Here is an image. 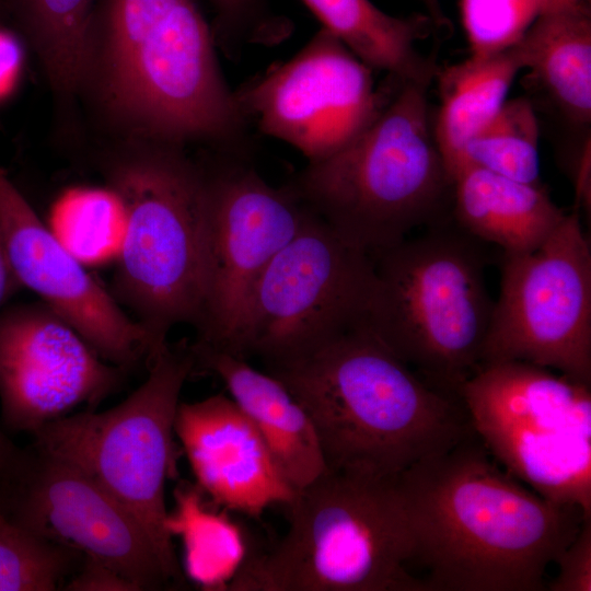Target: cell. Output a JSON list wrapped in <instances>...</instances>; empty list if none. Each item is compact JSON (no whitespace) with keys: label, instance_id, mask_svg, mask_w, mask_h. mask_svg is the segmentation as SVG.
Masks as SVG:
<instances>
[{"label":"cell","instance_id":"obj_21","mask_svg":"<svg viewBox=\"0 0 591 591\" xmlns=\"http://www.w3.org/2000/svg\"><path fill=\"white\" fill-rule=\"evenodd\" d=\"M301 1L322 27L372 70L426 88L437 77V66L417 47L427 30L424 18L393 16L370 0Z\"/></svg>","mask_w":591,"mask_h":591},{"label":"cell","instance_id":"obj_30","mask_svg":"<svg viewBox=\"0 0 591 591\" xmlns=\"http://www.w3.org/2000/svg\"><path fill=\"white\" fill-rule=\"evenodd\" d=\"M70 591H140L130 580L105 564L83 556L81 567L63 584Z\"/></svg>","mask_w":591,"mask_h":591},{"label":"cell","instance_id":"obj_32","mask_svg":"<svg viewBox=\"0 0 591 591\" xmlns=\"http://www.w3.org/2000/svg\"><path fill=\"white\" fill-rule=\"evenodd\" d=\"M19 450L0 430V474L9 470L18 460Z\"/></svg>","mask_w":591,"mask_h":591},{"label":"cell","instance_id":"obj_5","mask_svg":"<svg viewBox=\"0 0 591 591\" xmlns=\"http://www.w3.org/2000/svg\"><path fill=\"white\" fill-rule=\"evenodd\" d=\"M103 174L124 220L112 294L149 335L151 359L174 326L200 318L204 169L181 146L130 140Z\"/></svg>","mask_w":591,"mask_h":591},{"label":"cell","instance_id":"obj_4","mask_svg":"<svg viewBox=\"0 0 591 591\" xmlns=\"http://www.w3.org/2000/svg\"><path fill=\"white\" fill-rule=\"evenodd\" d=\"M286 535L246 555L232 591H427L395 475L327 470L285 506Z\"/></svg>","mask_w":591,"mask_h":591},{"label":"cell","instance_id":"obj_25","mask_svg":"<svg viewBox=\"0 0 591 591\" xmlns=\"http://www.w3.org/2000/svg\"><path fill=\"white\" fill-rule=\"evenodd\" d=\"M538 124L531 102L507 100L491 120L464 146L451 174L477 167L524 183L538 184Z\"/></svg>","mask_w":591,"mask_h":591},{"label":"cell","instance_id":"obj_28","mask_svg":"<svg viewBox=\"0 0 591 591\" xmlns=\"http://www.w3.org/2000/svg\"><path fill=\"white\" fill-rule=\"evenodd\" d=\"M215 12V33L232 51L241 46H274L287 39L293 23L277 13L270 0H208Z\"/></svg>","mask_w":591,"mask_h":591},{"label":"cell","instance_id":"obj_27","mask_svg":"<svg viewBox=\"0 0 591 591\" xmlns=\"http://www.w3.org/2000/svg\"><path fill=\"white\" fill-rule=\"evenodd\" d=\"M590 0H460L462 23L473 57L513 47L542 15Z\"/></svg>","mask_w":591,"mask_h":591},{"label":"cell","instance_id":"obj_16","mask_svg":"<svg viewBox=\"0 0 591 591\" xmlns=\"http://www.w3.org/2000/svg\"><path fill=\"white\" fill-rule=\"evenodd\" d=\"M0 228L22 287L69 323L102 359L127 369L150 358L144 328L46 227L1 166Z\"/></svg>","mask_w":591,"mask_h":591},{"label":"cell","instance_id":"obj_24","mask_svg":"<svg viewBox=\"0 0 591 591\" xmlns=\"http://www.w3.org/2000/svg\"><path fill=\"white\" fill-rule=\"evenodd\" d=\"M202 496L197 486L177 487L167 529L183 538L190 579L207 590H227L246 557L244 538L227 517L208 509Z\"/></svg>","mask_w":591,"mask_h":591},{"label":"cell","instance_id":"obj_18","mask_svg":"<svg viewBox=\"0 0 591 591\" xmlns=\"http://www.w3.org/2000/svg\"><path fill=\"white\" fill-rule=\"evenodd\" d=\"M190 348L196 368L222 380L297 490L328 470L310 416L278 378L254 369L244 358L194 344Z\"/></svg>","mask_w":591,"mask_h":591},{"label":"cell","instance_id":"obj_17","mask_svg":"<svg viewBox=\"0 0 591 591\" xmlns=\"http://www.w3.org/2000/svg\"><path fill=\"white\" fill-rule=\"evenodd\" d=\"M174 433L196 486L213 503L258 517L273 505L285 507L293 500L297 489L231 397L217 394L194 403L179 402Z\"/></svg>","mask_w":591,"mask_h":591},{"label":"cell","instance_id":"obj_29","mask_svg":"<svg viewBox=\"0 0 591 591\" xmlns=\"http://www.w3.org/2000/svg\"><path fill=\"white\" fill-rule=\"evenodd\" d=\"M555 563L558 573L546 584V590L591 591V518L582 521L577 535Z\"/></svg>","mask_w":591,"mask_h":591},{"label":"cell","instance_id":"obj_1","mask_svg":"<svg viewBox=\"0 0 591 591\" xmlns=\"http://www.w3.org/2000/svg\"><path fill=\"white\" fill-rule=\"evenodd\" d=\"M427 591H542L580 509L514 478L472 433L395 475Z\"/></svg>","mask_w":591,"mask_h":591},{"label":"cell","instance_id":"obj_20","mask_svg":"<svg viewBox=\"0 0 591 591\" xmlns=\"http://www.w3.org/2000/svg\"><path fill=\"white\" fill-rule=\"evenodd\" d=\"M549 97L578 126L591 120V14L589 4L556 9L513 46Z\"/></svg>","mask_w":591,"mask_h":591},{"label":"cell","instance_id":"obj_9","mask_svg":"<svg viewBox=\"0 0 591 591\" xmlns=\"http://www.w3.org/2000/svg\"><path fill=\"white\" fill-rule=\"evenodd\" d=\"M457 395L474 433L503 470L591 518V384L502 360L480 363Z\"/></svg>","mask_w":591,"mask_h":591},{"label":"cell","instance_id":"obj_31","mask_svg":"<svg viewBox=\"0 0 591 591\" xmlns=\"http://www.w3.org/2000/svg\"><path fill=\"white\" fill-rule=\"evenodd\" d=\"M21 288L23 287L10 262L0 228V312Z\"/></svg>","mask_w":591,"mask_h":591},{"label":"cell","instance_id":"obj_33","mask_svg":"<svg viewBox=\"0 0 591 591\" xmlns=\"http://www.w3.org/2000/svg\"><path fill=\"white\" fill-rule=\"evenodd\" d=\"M426 7H427V10L429 11V14L431 16V20L437 24V25H443L445 24L447 20H445V16L441 10V7H440V2L439 0H424Z\"/></svg>","mask_w":591,"mask_h":591},{"label":"cell","instance_id":"obj_19","mask_svg":"<svg viewBox=\"0 0 591 591\" xmlns=\"http://www.w3.org/2000/svg\"><path fill=\"white\" fill-rule=\"evenodd\" d=\"M451 199L454 223L503 253L536 248L566 216L542 183H524L477 167L454 176Z\"/></svg>","mask_w":591,"mask_h":591},{"label":"cell","instance_id":"obj_22","mask_svg":"<svg viewBox=\"0 0 591 591\" xmlns=\"http://www.w3.org/2000/svg\"><path fill=\"white\" fill-rule=\"evenodd\" d=\"M521 70L511 47L491 56H470L438 71L440 106L432 131L450 179L464 146L499 112Z\"/></svg>","mask_w":591,"mask_h":591},{"label":"cell","instance_id":"obj_15","mask_svg":"<svg viewBox=\"0 0 591 591\" xmlns=\"http://www.w3.org/2000/svg\"><path fill=\"white\" fill-rule=\"evenodd\" d=\"M125 370L42 301L0 312V402L11 431L33 434L81 404L96 406L119 387Z\"/></svg>","mask_w":591,"mask_h":591},{"label":"cell","instance_id":"obj_10","mask_svg":"<svg viewBox=\"0 0 591 591\" xmlns=\"http://www.w3.org/2000/svg\"><path fill=\"white\" fill-rule=\"evenodd\" d=\"M215 153L201 163V312L193 344L244 358L242 338L255 285L297 234L309 208L287 184H268L250 157Z\"/></svg>","mask_w":591,"mask_h":591},{"label":"cell","instance_id":"obj_14","mask_svg":"<svg viewBox=\"0 0 591 591\" xmlns=\"http://www.w3.org/2000/svg\"><path fill=\"white\" fill-rule=\"evenodd\" d=\"M0 508L13 522L105 564L139 590L172 584L138 521L92 477L35 445L0 474Z\"/></svg>","mask_w":591,"mask_h":591},{"label":"cell","instance_id":"obj_6","mask_svg":"<svg viewBox=\"0 0 591 591\" xmlns=\"http://www.w3.org/2000/svg\"><path fill=\"white\" fill-rule=\"evenodd\" d=\"M376 117L287 183L345 242L373 255L441 222L452 182L434 141L426 86L401 82Z\"/></svg>","mask_w":591,"mask_h":591},{"label":"cell","instance_id":"obj_12","mask_svg":"<svg viewBox=\"0 0 591 591\" xmlns=\"http://www.w3.org/2000/svg\"><path fill=\"white\" fill-rule=\"evenodd\" d=\"M502 360L591 384V244L577 211L536 248L503 253L480 363Z\"/></svg>","mask_w":591,"mask_h":591},{"label":"cell","instance_id":"obj_13","mask_svg":"<svg viewBox=\"0 0 591 591\" xmlns=\"http://www.w3.org/2000/svg\"><path fill=\"white\" fill-rule=\"evenodd\" d=\"M234 95L250 126L292 146L309 162L349 143L390 97L375 88L372 69L324 27Z\"/></svg>","mask_w":591,"mask_h":591},{"label":"cell","instance_id":"obj_3","mask_svg":"<svg viewBox=\"0 0 591 591\" xmlns=\"http://www.w3.org/2000/svg\"><path fill=\"white\" fill-rule=\"evenodd\" d=\"M267 367L310 416L328 470L397 475L474 433L461 398L428 384L364 324Z\"/></svg>","mask_w":591,"mask_h":591},{"label":"cell","instance_id":"obj_26","mask_svg":"<svg viewBox=\"0 0 591 591\" xmlns=\"http://www.w3.org/2000/svg\"><path fill=\"white\" fill-rule=\"evenodd\" d=\"M82 558L13 522L0 508V591L58 590Z\"/></svg>","mask_w":591,"mask_h":591},{"label":"cell","instance_id":"obj_11","mask_svg":"<svg viewBox=\"0 0 591 591\" xmlns=\"http://www.w3.org/2000/svg\"><path fill=\"white\" fill-rule=\"evenodd\" d=\"M373 283L371 255L345 242L309 209L255 285L243 357L279 363L364 324Z\"/></svg>","mask_w":591,"mask_h":591},{"label":"cell","instance_id":"obj_2","mask_svg":"<svg viewBox=\"0 0 591 591\" xmlns=\"http://www.w3.org/2000/svg\"><path fill=\"white\" fill-rule=\"evenodd\" d=\"M82 92L131 140L250 157V124L195 0H97Z\"/></svg>","mask_w":591,"mask_h":591},{"label":"cell","instance_id":"obj_7","mask_svg":"<svg viewBox=\"0 0 591 591\" xmlns=\"http://www.w3.org/2000/svg\"><path fill=\"white\" fill-rule=\"evenodd\" d=\"M479 242L441 221L371 255L364 325L428 384L455 396L480 364L494 308Z\"/></svg>","mask_w":591,"mask_h":591},{"label":"cell","instance_id":"obj_8","mask_svg":"<svg viewBox=\"0 0 591 591\" xmlns=\"http://www.w3.org/2000/svg\"><path fill=\"white\" fill-rule=\"evenodd\" d=\"M144 382L119 405L50 421L33 433L39 450L78 467L141 525L174 583L183 581L167 529L165 483L174 462V419L196 369L190 345H166Z\"/></svg>","mask_w":591,"mask_h":591},{"label":"cell","instance_id":"obj_23","mask_svg":"<svg viewBox=\"0 0 591 591\" xmlns=\"http://www.w3.org/2000/svg\"><path fill=\"white\" fill-rule=\"evenodd\" d=\"M97 0H14L21 24L62 104L81 92L88 32Z\"/></svg>","mask_w":591,"mask_h":591}]
</instances>
